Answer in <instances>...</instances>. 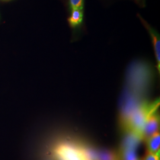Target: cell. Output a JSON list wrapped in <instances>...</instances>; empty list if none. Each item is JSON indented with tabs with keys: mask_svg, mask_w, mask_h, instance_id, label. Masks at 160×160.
<instances>
[{
	"mask_svg": "<svg viewBox=\"0 0 160 160\" xmlns=\"http://www.w3.org/2000/svg\"><path fill=\"white\" fill-rule=\"evenodd\" d=\"M160 100L143 103L129 116L125 122L126 131L138 141H141V133L145 122L149 117L158 111Z\"/></svg>",
	"mask_w": 160,
	"mask_h": 160,
	"instance_id": "1",
	"label": "cell"
},
{
	"mask_svg": "<svg viewBox=\"0 0 160 160\" xmlns=\"http://www.w3.org/2000/svg\"><path fill=\"white\" fill-rule=\"evenodd\" d=\"M56 153L61 160H89L82 150L69 145H59Z\"/></svg>",
	"mask_w": 160,
	"mask_h": 160,
	"instance_id": "2",
	"label": "cell"
},
{
	"mask_svg": "<svg viewBox=\"0 0 160 160\" xmlns=\"http://www.w3.org/2000/svg\"><path fill=\"white\" fill-rule=\"evenodd\" d=\"M160 118L158 111L151 114L143 125L141 133V141L147 140L148 138L160 131Z\"/></svg>",
	"mask_w": 160,
	"mask_h": 160,
	"instance_id": "3",
	"label": "cell"
},
{
	"mask_svg": "<svg viewBox=\"0 0 160 160\" xmlns=\"http://www.w3.org/2000/svg\"><path fill=\"white\" fill-rule=\"evenodd\" d=\"M142 22L143 23L145 27L148 31L149 33L151 36V38L152 40V43L154 48L155 55L156 58L157 69L158 72H160V34H158L154 29H152L148 23H147L142 17H140Z\"/></svg>",
	"mask_w": 160,
	"mask_h": 160,
	"instance_id": "4",
	"label": "cell"
},
{
	"mask_svg": "<svg viewBox=\"0 0 160 160\" xmlns=\"http://www.w3.org/2000/svg\"><path fill=\"white\" fill-rule=\"evenodd\" d=\"M120 160H140L138 156L134 145L126 144L120 152Z\"/></svg>",
	"mask_w": 160,
	"mask_h": 160,
	"instance_id": "5",
	"label": "cell"
},
{
	"mask_svg": "<svg viewBox=\"0 0 160 160\" xmlns=\"http://www.w3.org/2000/svg\"><path fill=\"white\" fill-rule=\"evenodd\" d=\"M147 148L148 152L155 154L160 151V132L155 133L147 140Z\"/></svg>",
	"mask_w": 160,
	"mask_h": 160,
	"instance_id": "6",
	"label": "cell"
},
{
	"mask_svg": "<svg viewBox=\"0 0 160 160\" xmlns=\"http://www.w3.org/2000/svg\"><path fill=\"white\" fill-rule=\"evenodd\" d=\"M84 10L75 9L71 10V14L68 19L69 25L71 28H75L81 24L83 21Z\"/></svg>",
	"mask_w": 160,
	"mask_h": 160,
	"instance_id": "7",
	"label": "cell"
},
{
	"mask_svg": "<svg viewBox=\"0 0 160 160\" xmlns=\"http://www.w3.org/2000/svg\"><path fill=\"white\" fill-rule=\"evenodd\" d=\"M84 0H69V7L71 10L75 9L84 10Z\"/></svg>",
	"mask_w": 160,
	"mask_h": 160,
	"instance_id": "8",
	"label": "cell"
},
{
	"mask_svg": "<svg viewBox=\"0 0 160 160\" xmlns=\"http://www.w3.org/2000/svg\"><path fill=\"white\" fill-rule=\"evenodd\" d=\"M143 160H160V151L155 154L148 152Z\"/></svg>",
	"mask_w": 160,
	"mask_h": 160,
	"instance_id": "9",
	"label": "cell"
}]
</instances>
